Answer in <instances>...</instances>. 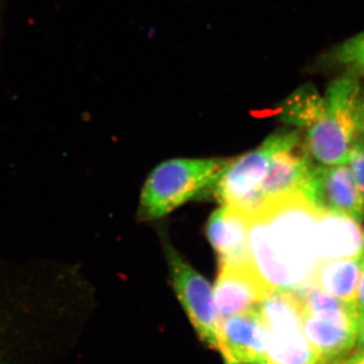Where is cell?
Segmentation results:
<instances>
[{
    "mask_svg": "<svg viewBox=\"0 0 364 364\" xmlns=\"http://www.w3.org/2000/svg\"><path fill=\"white\" fill-rule=\"evenodd\" d=\"M301 193L269 200L250 215L251 263L270 291L299 294L311 287L324 255V219Z\"/></svg>",
    "mask_w": 364,
    "mask_h": 364,
    "instance_id": "6da1fadb",
    "label": "cell"
},
{
    "mask_svg": "<svg viewBox=\"0 0 364 364\" xmlns=\"http://www.w3.org/2000/svg\"><path fill=\"white\" fill-rule=\"evenodd\" d=\"M361 83L358 76L345 74L333 81L325 97V112L306 129L304 147L316 164H347L359 138L358 104Z\"/></svg>",
    "mask_w": 364,
    "mask_h": 364,
    "instance_id": "7a4b0ae2",
    "label": "cell"
},
{
    "mask_svg": "<svg viewBox=\"0 0 364 364\" xmlns=\"http://www.w3.org/2000/svg\"><path fill=\"white\" fill-rule=\"evenodd\" d=\"M221 159H173L151 172L142 191L139 218L159 219L200 195L213 184L225 164Z\"/></svg>",
    "mask_w": 364,
    "mask_h": 364,
    "instance_id": "3957f363",
    "label": "cell"
},
{
    "mask_svg": "<svg viewBox=\"0 0 364 364\" xmlns=\"http://www.w3.org/2000/svg\"><path fill=\"white\" fill-rule=\"evenodd\" d=\"M296 294L306 338L321 360L346 358L355 349L360 325L354 306L313 287Z\"/></svg>",
    "mask_w": 364,
    "mask_h": 364,
    "instance_id": "277c9868",
    "label": "cell"
},
{
    "mask_svg": "<svg viewBox=\"0 0 364 364\" xmlns=\"http://www.w3.org/2000/svg\"><path fill=\"white\" fill-rule=\"evenodd\" d=\"M301 138L299 129H282L268 136L257 149L225 162L210 188L215 198L224 205L238 208L248 215L257 212L263 205L261 186L273 154Z\"/></svg>",
    "mask_w": 364,
    "mask_h": 364,
    "instance_id": "5b68a950",
    "label": "cell"
},
{
    "mask_svg": "<svg viewBox=\"0 0 364 364\" xmlns=\"http://www.w3.org/2000/svg\"><path fill=\"white\" fill-rule=\"evenodd\" d=\"M258 309L267 329L264 364H316L322 361L306 338L298 294L272 291Z\"/></svg>",
    "mask_w": 364,
    "mask_h": 364,
    "instance_id": "8992f818",
    "label": "cell"
},
{
    "mask_svg": "<svg viewBox=\"0 0 364 364\" xmlns=\"http://www.w3.org/2000/svg\"><path fill=\"white\" fill-rule=\"evenodd\" d=\"M301 195L320 214L363 222L364 196L348 164L314 165Z\"/></svg>",
    "mask_w": 364,
    "mask_h": 364,
    "instance_id": "52a82bcc",
    "label": "cell"
},
{
    "mask_svg": "<svg viewBox=\"0 0 364 364\" xmlns=\"http://www.w3.org/2000/svg\"><path fill=\"white\" fill-rule=\"evenodd\" d=\"M165 254L168 261L172 287L191 324L200 338L219 350V316L215 309L212 287L165 242Z\"/></svg>",
    "mask_w": 364,
    "mask_h": 364,
    "instance_id": "ba28073f",
    "label": "cell"
},
{
    "mask_svg": "<svg viewBox=\"0 0 364 364\" xmlns=\"http://www.w3.org/2000/svg\"><path fill=\"white\" fill-rule=\"evenodd\" d=\"M267 345L259 309L220 320L219 351L225 364H264Z\"/></svg>",
    "mask_w": 364,
    "mask_h": 364,
    "instance_id": "9c48e42d",
    "label": "cell"
},
{
    "mask_svg": "<svg viewBox=\"0 0 364 364\" xmlns=\"http://www.w3.org/2000/svg\"><path fill=\"white\" fill-rule=\"evenodd\" d=\"M269 293L251 264H221L213 291L221 318L257 309Z\"/></svg>",
    "mask_w": 364,
    "mask_h": 364,
    "instance_id": "30bf717a",
    "label": "cell"
},
{
    "mask_svg": "<svg viewBox=\"0 0 364 364\" xmlns=\"http://www.w3.org/2000/svg\"><path fill=\"white\" fill-rule=\"evenodd\" d=\"M315 164L306 153L301 138L277 150L261 186L263 205L280 196L301 193Z\"/></svg>",
    "mask_w": 364,
    "mask_h": 364,
    "instance_id": "8fae6325",
    "label": "cell"
},
{
    "mask_svg": "<svg viewBox=\"0 0 364 364\" xmlns=\"http://www.w3.org/2000/svg\"><path fill=\"white\" fill-rule=\"evenodd\" d=\"M250 215L224 205L210 215L207 236L219 256L221 264H251L249 248Z\"/></svg>",
    "mask_w": 364,
    "mask_h": 364,
    "instance_id": "7c38bea8",
    "label": "cell"
},
{
    "mask_svg": "<svg viewBox=\"0 0 364 364\" xmlns=\"http://www.w3.org/2000/svg\"><path fill=\"white\" fill-rule=\"evenodd\" d=\"M363 259V250L353 255L323 258L314 269L311 287L354 306Z\"/></svg>",
    "mask_w": 364,
    "mask_h": 364,
    "instance_id": "4fadbf2b",
    "label": "cell"
},
{
    "mask_svg": "<svg viewBox=\"0 0 364 364\" xmlns=\"http://www.w3.org/2000/svg\"><path fill=\"white\" fill-rule=\"evenodd\" d=\"M327 107L325 95L317 88L305 85L291 93L282 105L280 119L284 123L306 130L322 116Z\"/></svg>",
    "mask_w": 364,
    "mask_h": 364,
    "instance_id": "5bb4252c",
    "label": "cell"
},
{
    "mask_svg": "<svg viewBox=\"0 0 364 364\" xmlns=\"http://www.w3.org/2000/svg\"><path fill=\"white\" fill-rule=\"evenodd\" d=\"M328 64L344 69L346 73L364 77V32L332 49L326 56Z\"/></svg>",
    "mask_w": 364,
    "mask_h": 364,
    "instance_id": "9a60e30c",
    "label": "cell"
},
{
    "mask_svg": "<svg viewBox=\"0 0 364 364\" xmlns=\"http://www.w3.org/2000/svg\"><path fill=\"white\" fill-rule=\"evenodd\" d=\"M364 196V141L359 136L350 151L348 163Z\"/></svg>",
    "mask_w": 364,
    "mask_h": 364,
    "instance_id": "2e32d148",
    "label": "cell"
},
{
    "mask_svg": "<svg viewBox=\"0 0 364 364\" xmlns=\"http://www.w3.org/2000/svg\"><path fill=\"white\" fill-rule=\"evenodd\" d=\"M354 309H355L359 322H360L364 318V252L360 280H359L358 293H356L355 301H354Z\"/></svg>",
    "mask_w": 364,
    "mask_h": 364,
    "instance_id": "e0dca14e",
    "label": "cell"
},
{
    "mask_svg": "<svg viewBox=\"0 0 364 364\" xmlns=\"http://www.w3.org/2000/svg\"><path fill=\"white\" fill-rule=\"evenodd\" d=\"M356 119H358L359 136L364 141V86L363 85H361L360 92H359Z\"/></svg>",
    "mask_w": 364,
    "mask_h": 364,
    "instance_id": "ac0fdd59",
    "label": "cell"
},
{
    "mask_svg": "<svg viewBox=\"0 0 364 364\" xmlns=\"http://www.w3.org/2000/svg\"><path fill=\"white\" fill-rule=\"evenodd\" d=\"M344 364H364V352L354 349V350L345 358Z\"/></svg>",
    "mask_w": 364,
    "mask_h": 364,
    "instance_id": "d6986e66",
    "label": "cell"
},
{
    "mask_svg": "<svg viewBox=\"0 0 364 364\" xmlns=\"http://www.w3.org/2000/svg\"><path fill=\"white\" fill-rule=\"evenodd\" d=\"M356 350L364 352V318L360 321L359 325L358 341H356Z\"/></svg>",
    "mask_w": 364,
    "mask_h": 364,
    "instance_id": "ffe728a7",
    "label": "cell"
},
{
    "mask_svg": "<svg viewBox=\"0 0 364 364\" xmlns=\"http://www.w3.org/2000/svg\"><path fill=\"white\" fill-rule=\"evenodd\" d=\"M345 358L343 359H336V360H330V361H321V363L316 364H344Z\"/></svg>",
    "mask_w": 364,
    "mask_h": 364,
    "instance_id": "44dd1931",
    "label": "cell"
},
{
    "mask_svg": "<svg viewBox=\"0 0 364 364\" xmlns=\"http://www.w3.org/2000/svg\"><path fill=\"white\" fill-rule=\"evenodd\" d=\"M363 251L364 252V232H363Z\"/></svg>",
    "mask_w": 364,
    "mask_h": 364,
    "instance_id": "7402d4cb",
    "label": "cell"
},
{
    "mask_svg": "<svg viewBox=\"0 0 364 364\" xmlns=\"http://www.w3.org/2000/svg\"><path fill=\"white\" fill-rule=\"evenodd\" d=\"M2 2H4V0H0V6H1Z\"/></svg>",
    "mask_w": 364,
    "mask_h": 364,
    "instance_id": "603a6c76",
    "label": "cell"
}]
</instances>
